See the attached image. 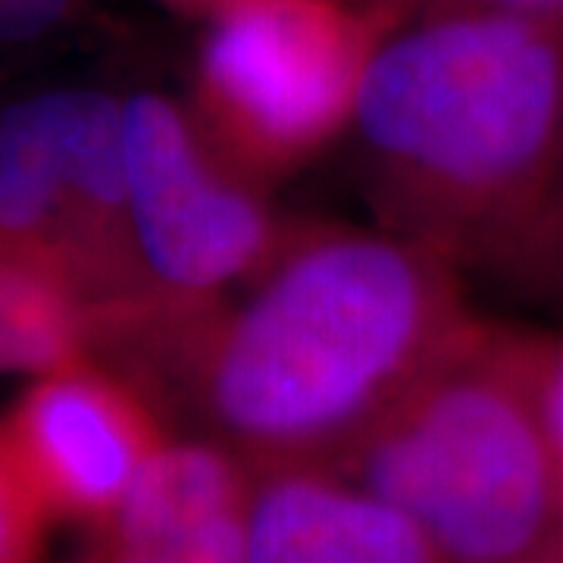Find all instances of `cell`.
<instances>
[{
  "label": "cell",
  "instance_id": "cell-1",
  "mask_svg": "<svg viewBox=\"0 0 563 563\" xmlns=\"http://www.w3.org/2000/svg\"><path fill=\"white\" fill-rule=\"evenodd\" d=\"M466 317L442 254L395 232L288 225L225 295L91 310L88 357L251 470H335Z\"/></svg>",
  "mask_w": 563,
  "mask_h": 563
},
{
  "label": "cell",
  "instance_id": "cell-2",
  "mask_svg": "<svg viewBox=\"0 0 563 563\" xmlns=\"http://www.w3.org/2000/svg\"><path fill=\"white\" fill-rule=\"evenodd\" d=\"M363 191L388 232L504 273L563 169V22L435 13L366 66L351 120Z\"/></svg>",
  "mask_w": 563,
  "mask_h": 563
},
{
  "label": "cell",
  "instance_id": "cell-3",
  "mask_svg": "<svg viewBox=\"0 0 563 563\" xmlns=\"http://www.w3.org/2000/svg\"><path fill=\"white\" fill-rule=\"evenodd\" d=\"M523 332L466 317L335 473L407 514L448 563H523L563 542V470Z\"/></svg>",
  "mask_w": 563,
  "mask_h": 563
},
{
  "label": "cell",
  "instance_id": "cell-4",
  "mask_svg": "<svg viewBox=\"0 0 563 563\" xmlns=\"http://www.w3.org/2000/svg\"><path fill=\"white\" fill-rule=\"evenodd\" d=\"M391 29L373 0H232L207 20L191 117L220 161L263 188L351 129Z\"/></svg>",
  "mask_w": 563,
  "mask_h": 563
},
{
  "label": "cell",
  "instance_id": "cell-5",
  "mask_svg": "<svg viewBox=\"0 0 563 563\" xmlns=\"http://www.w3.org/2000/svg\"><path fill=\"white\" fill-rule=\"evenodd\" d=\"M125 110L129 195L151 295L217 298L273 261L288 225L207 144L198 122L161 95Z\"/></svg>",
  "mask_w": 563,
  "mask_h": 563
},
{
  "label": "cell",
  "instance_id": "cell-6",
  "mask_svg": "<svg viewBox=\"0 0 563 563\" xmlns=\"http://www.w3.org/2000/svg\"><path fill=\"white\" fill-rule=\"evenodd\" d=\"M54 520L98 526L166 448L161 410L88 357L41 373L0 420Z\"/></svg>",
  "mask_w": 563,
  "mask_h": 563
},
{
  "label": "cell",
  "instance_id": "cell-7",
  "mask_svg": "<svg viewBox=\"0 0 563 563\" xmlns=\"http://www.w3.org/2000/svg\"><path fill=\"white\" fill-rule=\"evenodd\" d=\"M7 129L38 157L88 257L101 310L151 291L144 273L125 161V110L98 91H47L13 103Z\"/></svg>",
  "mask_w": 563,
  "mask_h": 563
},
{
  "label": "cell",
  "instance_id": "cell-8",
  "mask_svg": "<svg viewBox=\"0 0 563 563\" xmlns=\"http://www.w3.org/2000/svg\"><path fill=\"white\" fill-rule=\"evenodd\" d=\"M251 479L217 442H166L73 563H247Z\"/></svg>",
  "mask_w": 563,
  "mask_h": 563
},
{
  "label": "cell",
  "instance_id": "cell-9",
  "mask_svg": "<svg viewBox=\"0 0 563 563\" xmlns=\"http://www.w3.org/2000/svg\"><path fill=\"white\" fill-rule=\"evenodd\" d=\"M251 473L247 563H448L407 514L329 466Z\"/></svg>",
  "mask_w": 563,
  "mask_h": 563
},
{
  "label": "cell",
  "instance_id": "cell-10",
  "mask_svg": "<svg viewBox=\"0 0 563 563\" xmlns=\"http://www.w3.org/2000/svg\"><path fill=\"white\" fill-rule=\"evenodd\" d=\"M88 357V307L38 263L0 244V373H47Z\"/></svg>",
  "mask_w": 563,
  "mask_h": 563
},
{
  "label": "cell",
  "instance_id": "cell-11",
  "mask_svg": "<svg viewBox=\"0 0 563 563\" xmlns=\"http://www.w3.org/2000/svg\"><path fill=\"white\" fill-rule=\"evenodd\" d=\"M0 244L38 263L91 307L95 285L79 235L38 157L7 129H0Z\"/></svg>",
  "mask_w": 563,
  "mask_h": 563
},
{
  "label": "cell",
  "instance_id": "cell-12",
  "mask_svg": "<svg viewBox=\"0 0 563 563\" xmlns=\"http://www.w3.org/2000/svg\"><path fill=\"white\" fill-rule=\"evenodd\" d=\"M57 523L0 429V563H38Z\"/></svg>",
  "mask_w": 563,
  "mask_h": 563
},
{
  "label": "cell",
  "instance_id": "cell-13",
  "mask_svg": "<svg viewBox=\"0 0 563 563\" xmlns=\"http://www.w3.org/2000/svg\"><path fill=\"white\" fill-rule=\"evenodd\" d=\"M523 351L539 413L563 466V335H544L526 329Z\"/></svg>",
  "mask_w": 563,
  "mask_h": 563
},
{
  "label": "cell",
  "instance_id": "cell-14",
  "mask_svg": "<svg viewBox=\"0 0 563 563\" xmlns=\"http://www.w3.org/2000/svg\"><path fill=\"white\" fill-rule=\"evenodd\" d=\"M501 276H510L544 298L563 303V217L544 220Z\"/></svg>",
  "mask_w": 563,
  "mask_h": 563
},
{
  "label": "cell",
  "instance_id": "cell-15",
  "mask_svg": "<svg viewBox=\"0 0 563 563\" xmlns=\"http://www.w3.org/2000/svg\"><path fill=\"white\" fill-rule=\"evenodd\" d=\"M388 13L395 29L407 20L435 16V13H461V10H485V13H510L526 20L563 22V0H373Z\"/></svg>",
  "mask_w": 563,
  "mask_h": 563
},
{
  "label": "cell",
  "instance_id": "cell-16",
  "mask_svg": "<svg viewBox=\"0 0 563 563\" xmlns=\"http://www.w3.org/2000/svg\"><path fill=\"white\" fill-rule=\"evenodd\" d=\"M73 0H0V41H29L51 32Z\"/></svg>",
  "mask_w": 563,
  "mask_h": 563
},
{
  "label": "cell",
  "instance_id": "cell-17",
  "mask_svg": "<svg viewBox=\"0 0 563 563\" xmlns=\"http://www.w3.org/2000/svg\"><path fill=\"white\" fill-rule=\"evenodd\" d=\"M169 10H176L181 16H198V20H210L213 13H220L225 3L232 0H161Z\"/></svg>",
  "mask_w": 563,
  "mask_h": 563
},
{
  "label": "cell",
  "instance_id": "cell-18",
  "mask_svg": "<svg viewBox=\"0 0 563 563\" xmlns=\"http://www.w3.org/2000/svg\"><path fill=\"white\" fill-rule=\"evenodd\" d=\"M551 217H563V169H561V181H558V191H554V201H551V207H548V213L542 217L544 220H551ZM539 222V225H542Z\"/></svg>",
  "mask_w": 563,
  "mask_h": 563
},
{
  "label": "cell",
  "instance_id": "cell-19",
  "mask_svg": "<svg viewBox=\"0 0 563 563\" xmlns=\"http://www.w3.org/2000/svg\"><path fill=\"white\" fill-rule=\"evenodd\" d=\"M523 563H563V542H558L554 548L542 551L539 558H529V561H523Z\"/></svg>",
  "mask_w": 563,
  "mask_h": 563
},
{
  "label": "cell",
  "instance_id": "cell-20",
  "mask_svg": "<svg viewBox=\"0 0 563 563\" xmlns=\"http://www.w3.org/2000/svg\"><path fill=\"white\" fill-rule=\"evenodd\" d=\"M561 470H563V466H561Z\"/></svg>",
  "mask_w": 563,
  "mask_h": 563
}]
</instances>
